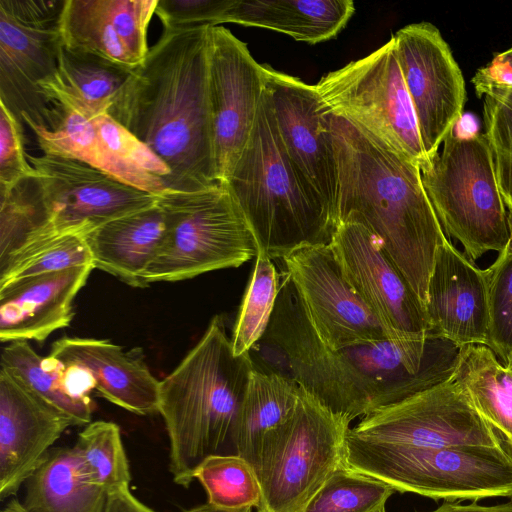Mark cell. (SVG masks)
Instances as JSON below:
<instances>
[{
    "label": "cell",
    "mask_w": 512,
    "mask_h": 512,
    "mask_svg": "<svg viewBox=\"0 0 512 512\" xmlns=\"http://www.w3.org/2000/svg\"><path fill=\"white\" fill-rule=\"evenodd\" d=\"M208 31L209 26L163 31L108 114L166 164L167 190L220 184L208 95Z\"/></svg>",
    "instance_id": "cell-1"
},
{
    "label": "cell",
    "mask_w": 512,
    "mask_h": 512,
    "mask_svg": "<svg viewBox=\"0 0 512 512\" xmlns=\"http://www.w3.org/2000/svg\"><path fill=\"white\" fill-rule=\"evenodd\" d=\"M322 106V126L337 165L336 225L355 221L374 233L426 307L436 251L447 237L421 169Z\"/></svg>",
    "instance_id": "cell-2"
},
{
    "label": "cell",
    "mask_w": 512,
    "mask_h": 512,
    "mask_svg": "<svg viewBox=\"0 0 512 512\" xmlns=\"http://www.w3.org/2000/svg\"><path fill=\"white\" fill-rule=\"evenodd\" d=\"M253 359L236 356L224 322L214 316L179 364L160 381L159 414L169 438L173 481L189 487L199 464L234 454L233 440Z\"/></svg>",
    "instance_id": "cell-3"
},
{
    "label": "cell",
    "mask_w": 512,
    "mask_h": 512,
    "mask_svg": "<svg viewBox=\"0 0 512 512\" xmlns=\"http://www.w3.org/2000/svg\"><path fill=\"white\" fill-rule=\"evenodd\" d=\"M222 184L241 209L258 252L283 259L330 243L335 222L286 153L266 89L250 137Z\"/></svg>",
    "instance_id": "cell-4"
},
{
    "label": "cell",
    "mask_w": 512,
    "mask_h": 512,
    "mask_svg": "<svg viewBox=\"0 0 512 512\" xmlns=\"http://www.w3.org/2000/svg\"><path fill=\"white\" fill-rule=\"evenodd\" d=\"M344 464L400 493L458 503L512 497V454L506 448L386 447L346 443Z\"/></svg>",
    "instance_id": "cell-5"
},
{
    "label": "cell",
    "mask_w": 512,
    "mask_h": 512,
    "mask_svg": "<svg viewBox=\"0 0 512 512\" xmlns=\"http://www.w3.org/2000/svg\"><path fill=\"white\" fill-rule=\"evenodd\" d=\"M421 175L443 231L462 244L470 260L501 252L511 243L508 211L485 133L460 136L454 128Z\"/></svg>",
    "instance_id": "cell-6"
},
{
    "label": "cell",
    "mask_w": 512,
    "mask_h": 512,
    "mask_svg": "<svg viewBox=\"0 0 512 512\" xmlns=\"http://www.w3.org/2000/svg\"><path fill=\"white\" fill-rule=\"evenodd\" d=\"M157 203L166 236L142 275L145 286L238 267L258 255L255 237L224 184L193 192L166 190Z\"/></svg>",
    "instance_id": "cell-7"
},
{
    "label": "cell",
    "mask_w": 512,
    "mask_h": 512,
    "mask_svg": "<svg viewBox=\"0 0 512 512\" xmlns=\"http://www.w3.org/2000/svg\"><path fill=\"white\" fill-rule=\"evenodd\" d=\"M315 88L327 111L364 129L421 171L429 167L392 37L369 55L327 73Z\"/></svg>",
    "instance_id": "cell-8"
},
{
    "label": "cell",
    "mask_w": 512,
    "mask_h": 512,
    "mask_svg": "<svg viewBox=\"0 0 512 512\" xmlns=\"http://www.w3.org/2000/svg\"><path fill=\"white\" fill-rule=\"evenodd\" d=\"M66 0H0V103L27 127L54 129L60 107L41 85L54 79Z\"/></svg>",
    "instance_id": "cell-9"
},
{
    "label": "cell",
    "mask_w": 512,
    "mask_h": 512,
    "mask_svg": "<svg viewBox=\"0 0 512 512\" xmlns=\"http://www.w3.org/2000/svg\"><path fill=\"white\" fill-rule=\"evenodd\" d=\"M350 423L301 387L293 415L257 471L262 489L257 512H303L344 464Z\"/></svg>",
    "instance_id": "cell-10"
},
{
    "label": "cell",
    "mask_w": 512,
    "mask_h": 512,
    "mask_svg": "<svg viewBox=\"0 0 512 512\" xmlns=\"http://www.w3.org/2000/svg\"><path fill=\"white\" fill-rule=\"evenodd\" d=\"M260 342L282 356L284 376L295 381L333 412L350 421L381 408L379 388L318 337L289 275L281 277L276 304Z\"/></svg>",
    "instance_id": "cell-11"
},
{
    "label": "cell",
    "mask_w": 512,
    "mask_h": 512,
    "mask_svg": "<svg viewBox=\"0 0 512 512\" xmlns=\"http://www.w3.org/2000/svg\"><path fill=\"white\" fill-rule=\"evenodd\" d=\"M346 443L410 448H505L500 436L454 377L366 415L350 428Z\"/></svg>",
    "instance_id": "cell-12"
},
{
    "label": "cell",
    "mask_w": 512,
    "mask_h": 512,
    "mask_svg": "<svg viewBox=\"0 0 512 512\" xmlns=\"http://www.w3.org/2000/svg\"><path fill=\"white\" fill-rule=\"evenodd\" d=\"M328 245L344 278L375 315L388 340L405 344L430 335L423 303L374 233L355 221L340 222Z\"/></svg>",
    "instance_id": "cell-13"
},
{
    "label": "cell",
    "mask_w": 512,
    "mask_h": 512,
    "mask_svg": "<svg viewBox=\"0 0 512 512\" xmlns=\"http://www.w3.org/2000/svg\"><path fill=\"white\" fill-rule=\"evenodd\" d=\"M396 56L430 161L462 118L466 100L462 72L439 29L409 24L393 36Z\"/></svg>",
    "instance_id": "cell-14"
},
{
    "label": "cell",
    "mask_w": 512,
    "mask_h": 512,
    "mask_svg": "<svg viewBox=\"0 0 512 512\" xmlns=\"http://www.w3.org/2000/svg\"><path fill=\"white\" fill-rule=\"evenodd\" d=\"M27 158L42 184L49 216L36 243L59 234L85 235L157 201V196L75 159L44 153Z\"/></svg>",
    "instance_id": "cell-15"
},
{
    "label": "cell",
    "mask_w": 512,
    "mask_h": 512,
    "mask_svg": "<svg viewBox=\"0 0 512 512\" xmlns=\"http://www.w3.org/2000/svg\"><path fill=\"white\" fill-rule=\"evenodd\" d=\"M265 90L264 67L223 26L208 31V95L216 175L224 183L253 128Z\"/></svg>",
    "instance_id": "cell-16"
},
{
    "label": "cell",
    "mask_w": 512,
    "mask_h": 512,
    "mask_svg": "<svg viewBox=\"0 0 512 512\" xmlns=\"http://www.w3.org/2000/svg\"><path fill=\"white\" fill-rule=\"evenodd\" d=\"M282 260L306 317L328 348L341 351L387 339L328 244L300 248Z\"/></svg>",
    "instance_id": "cell-17"
},
{
    "label": "cell",
    "mask_w": 512,
    "mask_h": 512,
    "mask_svg": "<svg viewBox=\"0 0 512 512\" xmlns=\"http://www.w3.org/2000/svg\"><path fill=\"white\" fill-rule=\"evenodd\" d=\"M280 139L304 181L321 199L336 225L337 165L322 126L323 106L315 85L263 65Z\"/></svg>",
    "instance_id": "cell-18"
},
{
    "label": "cell",
    "mask_w": 512,
    "mask_h": 512,
    "mask_svg": "<svg viewBox=\"0 0 512 512\" xmlns=\"http://www.w3.org/2000/svg\"><path fill=\"white\" fill-rule=\"evenodd\" d=\"M71 426L72 418L0 366V497L18 492Z\"/></svg>",
    "instance_id": "cell-19"
},
{
    "label": "cell",
    "mask_w": 512,
    "mask_h": 512,
    "mask_svg": "<svg viewBox=\"0 0 512 512\" xmlns=\"http://www.w3.org/2000/svg\"><path fill=\"white\" fill-rule=\"evenodd\" d=\"M430 334L464 347L490 345L487 270L447 238L437 249L427 290Z\"/></svg>",
    "instance_id": "cell-20"
},
{
    "label": "cell",
    "mask_w": 512,
    "mask_h": 512,
    "mask_svg": "<svg viewBox=\"0 0 512 512\" xmlns=\"http://www.w3.org/2000/svg\"><path fill=\"white\" fill-rule=\"evenodd\" d=\"M47 358L61 367L81 369L102 397L131 413L159 412L160 381L137 349L124 351L104 339L62 337Z\"/></svg>",
    "instance_id": "cell-21"
},
{
    "label": "cell",
    "mask_w": 512,
    "mask_h": 512,
    "mask_svg": "<svg viewBox=\"0 0 512 512\" xmlns=\"http://www.w3.org/2000/svg\"><path fill=\"white\" fill-rule=\"evenodd\" d=\"M93 264L35 275L0 287L1 342H43L71 323L73 302Z\"/></svg>",
    "instance_id": "cell-22"
},
{
    "label": "cell",
    "mask_w": 512,
    "mask_h": 512,
    "mask_svg": "<svg viewBox=\"0 0 512 512\" xmlns=\"http://www.w3.org/2000/svg\"><path fill=\"white\" fill-rule=\"evenodd\" d=\"M166 236L162 208L155 204L110 220L85 234L94 269L133 287L156 258Z\"/></svg>",
    "instance_id": "cell-23"
},
{
    "label": "cell",
    "mask_w": 512,
    "mask_h": 512,
    "mask_svg": "<svg viewBox=\"0 0 512 512\" xmlns=\"http://www.w3.org/2000/svg\"><path fill=\"white\" fill-rule=\"evenodd\" d=\"M253 359V358H252ZM301 387L253 360L234 434L233 449L256 473L293 415Z\"/></svg>",
    "instance_id": "cell-24"
},
{
    "label": "cell",
    "mask_w": 512,
    "mask_h": 512,
    "mask_svg": "<svg viewBox=\"0 0 512 512\" xmlns=\"http://www.w3.org/2000/svg\"><path fill=\"white\" fill-rule=\"evenodd\" d=\"M135 70L62 43L57 74L41 88L52 102L92 120L109 114L122 98Z\"/></svg>",
    "instance_id": "cell-25"
},
{
    "label": "cell",
    "mask_w": 512,
    "mask_h": 512,
    "mask_svg": "<svg viewBox=\"0 0 512 512\" xmlns=\"http://www.w3.org/2000/svg\"><path fill=\"white\" fill-rule=\"evenodd\" d=\"M354 12L351 0H232L221 24L266 28L316 44L334 38Z\"/></svg>",
    "instance_id": "cell-26"
},
{
    "label": "cell",
    "mask_w": 512,
    "mask_h": 512,
    "mask_svg": "<svg viewBox=\"0 0 512 512\" xmlns=\"http://www.w3.org/2000/svg\"><path fill=\"white\" fill-rule=\"evenodd\" d=\"M28 512H105L109 494L91 483L72 447L52 449L25 482Z\"/></svg>",
    "instance_id": "cell-27"
},
{
    "label": "cell",
    "mask_w": 512,
    "mask_h": 512,
    "mask_svg": "<svg viewBox=\"0 0 512 512\" xmlns=\"http://www.w3.org/2000/svg\"><path fill=\"white\" fill-rule=\"evenodd\" d=\"M59 105V104H58ZM61 117L52 130L29 126L44 154L84 162L142 191L160 195L167 190L161 178L143 173L118 158L99 138L92 122L59 105Z\"/></svg>",
    "instance_id": "cell-28"
},
{
    "label": "cell",
    "mask_w": 512,
    "mask_h": 512,
    "mask_svg": "<svg viewBox=\"0 0 512 512\" xmlns=\"http://www.w3.org/2000/svg\"><path fill=\"white\" fill-rule=\"evenodd\" d=\"M454 379L512 454V367L485 345L464 346Z\"/></svg>",
    "instance_id": "cell-29"
},
{
    "label": "cell",
    "mask_w": 512,
    "mask_h": 512,
    "mask_svg": "<svg viewBox=\"0 0 512 512\" xmlns=\"http://www.w3.org/2000/svg\"><path fill=\"white\" fill-rule=\"evenodd\" d=\"M0 366L9 370L29 389L74 420L77 426L91 422L90 397L74 394L63 369L48 358H41L28 341H13L1 351Z\"/></svg>",
    "instance_id": "cell-30"
},
{
    "label": "cell",
    "mask_w": 512,
    "mask_h": 512,
    "mask_svg": "<svg viewBox=\"0 0 512 512\" xmlns=\"http://www.w3.org/2000/svg\"><path fill=\"white\" fill-rule=\"evenodd\" d=\"M49 216L37 173L0 188V265L38 242Z\"/></svg>",
    "instance_id": "cell-31"
},
{
    "label": "cell",
    "mask_w": 512,
    "mask_h": 512,
    "mask_svg": "<svg viewBox=\"0 0 512 512\" xmlns=\"http://www.w3.org/2000/svg\"><path fill=\"white\" fill-rule=\"evenodd\" d=\"M62 43L114 63L138 68L107 15L102 0H66L61 20Z\"/></svg>",
    "instance_id": "cell-32"
},
{
    "label": "cell",
    "mask_w": 512,
    "mask_h": 512,
    "mask_svg": "<svg viewBox=\"0 0 512 512\" xmlns=\"http://www.w3.org/2000/svg\"><path fill=\"white\" fill-rule=\"evenodd\" d=\"M73 446L91 483L108 494L130 488L129 462L117 424L103 420L90 422Z\"/></svg>",
    "instance_id": "cell-33"
},
{
    "label": "cell",
    "mask_w": 512,
    "mask_h": 512,
    "mask_svg": "<svg viewBox=\"0 0 512 512\" xmlns=\"http://www.w3.org/2000/svg\"><path fill=\"white\" fill-rule=\"evenodd\" d=\"M281 277L266 254L258 252L237 314L231 337L234 355L249 353L263 338L269 325Z\"/></svg>",
    "instance_id": "cell-34"
},
{
    "label": "cell",
    "mask_w": 512,
    "mask_h": 512,
    "mask_svg": "<svg viewBox=\"0 0 512 512\" xmlns=\"http://www.w3.org/2000/svg\"><path fill=\"white\" fill-rule=\"evenodd\" d=\"M207 502L221 508H257L262 497L261 484L253 466L237 454H214L196 468Z\"/></svg>",
    "instance_id": "cell-35"
},
{
    "label": "cell",
    "mask_w": 512,
    "mask_h": 512,
    "mask_svg": "<svg viewBox=\"0 0 512 512\" xmlns=\"http://www.w3.org/2000/svg\"><path fill=\"white\" fill-rule=\"evenodd\" d=\"M385 482L352 470L336 469L303 512H375L394 493Z\"/></svg>",
    "instance_id": "cell-36"
},
{
    "label": "cell",
    "mask_w": 512,
    "mask_h": 512,
    "mask_svg": "<svg viewBox=\"0 0 512 512\" xmlns=\"http://www.w3.org/2000/svg\"><path fill=\"white\" fill-rule=\"evenodd\" d=\"M92 264L84 234L55 235L0 266V287L14 281Z\"/></svg>",
    "instance_id": "cell-37"
},
{
    "label": "cell",
    "mask_w": 512,
    "mask_h": 512,
    "mask_svg": "<svg viewBox=\"0 0 512 512\" xmlns=\"http://www.w3.org/2000/svg\"><path fill=\"white\" fill-rule=\"evenodd\" d=\"M489 299V347L505 365L512 355V243L486 269Z\"/></svg>",
    "instance_id": "cell-38"
},
{
    "label": "cell",
    "mask_w": 512,
    "mask_h": 512,
    "mask_svg": "<svg viewBox=\"0 0 512 512\" xmlns=\"http://www.w3.org/2000/svg\"><path fill=\"white\" fill-rule=\"evenodd\" d=\"M483 117L498 187L512 211V104L485 95Z\"/></svg>",
    "instance_id": "cell-39"
},
{
    "label": "cell",
    "mask_w": 512,
    "mask_h": 512,
    "mask_svg": "<svg viewBox=\"0 0 512 512\" xmlns=\"http://www.w3.org/2000/svg\"><path fill=\"white\" fill-rule=\"evenodd\" d=\"M90 121L102 142L118 158L143 173L161 178L167 188L170 171L146 144L108 114Z\"/></svg>",
    "instance_id": "cell-40"
},
{
    "label": "cell",
    "mask_w": 512,
    "mask_h": 512,
    "mask_svg": "<svg viewBox=\"0 0 512 512\" xmlns=\"http://www.w3.org/2000/svg\"><path fill=\"white\" fill-rule=\"evenodd\" d=\"M232 0H158L155 14L164 31L173 32L221 24Z\"/></svg>",
    "instance_id": "cell-41"
},
{
    "label": "cell",
    "mask_w": 512,
    "mask_h": 512,
    "mask_svg": "<svg viewBox=\"0 0 512 512\" xmlns=\"http://www.w3.org/2000/svg\"><path fill=\"white\" fill-rule=\"evenodd\" d=\"M35 173L25 151L24 125L0 103V188Z\"/></svg>",
    "instance_id": "cell-42"
},
{
    "label": "cell",
    "mask_w": 512,
    "mask_h": 512,
    "mask_svg": "<svg viewBox=\"0 0 512 512\" xmlns=\"http://www.w3.org/2000/svg\"><path fill=\"white\" fill-rule=\"evenodd\" d=\"M105 512H156L139 499L129 488L121 489L109 494Z\"/></svg>",
    "instance_id": "cell-43"
},
{
    "label": "cell",
    "mask_w": 512,
    "mask_h": 512,
    "mask_svg": "<svg viewBox=\"0 0 512 512\" xmlns=\"http://www.w3.org/2000/svg\"><path fill=\"white\" fill-rule=\"evenodd\" d=\"M430 512H512V502L492 506H484L479 505L476 502L463 505L445 501L437 509Z\"/></svg>",
    "instance_id": "cell-44"
},
{
    "label": "cell",
    "mask_w": 512,
    "mask_h": 512,
    "mask_svg": "<svg viewBox=\"0 0 512 512\" xmlns=\"http://www.w3.org/2000/svg\"><path fill=\"white\" fill-rule=\"evenodd\" d=\"M475 90L479 97L488 95L500 101L512 104V86L484 85L475 87Z\"/></svg>",
    "instance_id": "cell-45"
},
{
    "label": "cell",
    "mask_w": 512,
    "mask_h": 512,
    "mask_svg": "<svg viewBox=\"0 0 512 512\" xmlns=\"http://www.w3.org/2000/svg\"><path fill=\"white\" fill-rule=\"evenodd\" d=\"M182 512H252L251 507L238 508V509H228L214 506L210 503L202 504Z\"/></svg>",
    "instance_id": "cell-46"
},
{
    "label": "cell",
    "mask_w": 512,
    "mask_h": 512,
    "mask_svg": "<svg viewBox=\"0 0 512 512\" xmlns=\"http://www.w3.org/2000/svg\"><path fill=\"white\" fill-rule=\"evenodd\" d=\"M493 60L512 71V47L504 52L496 54Z\"/></svg>",
    "instance_id": "cell-47"
},
{
    "label": "cell",
    "mask_w": 512,
    "mask_h": 512,
    "mask_svg": "<svg viewBox=\"0 0 512 512\" xmlns=\"http://www.w3.org/2000/svg\"><path fill=\"white\" fill-rule=\"evenodd\" d=\"M1 512H28L23 503H21L18 499L12 498L9 502L3 507Z\"/></svg>",
    "instance_id": "cell-48"
},
{
    "label": "cell",
    "mask_w": 512,
    "mask_h": 512,
    "mask_svg": "<svg viewBox=\"0 0 512 512\" xmlns=\"http://www.w3.org/2000/svg\"><path fill=\"white\" fill-rule=\"evenodd\" d=\"M508 221H509V229L512 243V211L508 210Z\"/></svg>",
    "instance_id": "cell-49"
},
{
    "label": "cell",
    "mask_w": 512,
    "mask_h": 512,
    "mask_svg": "<svg viewBox=\"0 0 512 512\" xmlns=\"http://www.w3.org/2000/svg\"><path fill=\"white\" fill-rule=\"evenodd\" d=\"M375 512H386V509H385V507H382V508H380L379 510H377Z\"/></svg>",
    "instance_id": "cell-50"
},
{
    "label": "cell",
    "mask_w": 512,
    "mask_h": 512,
    "mask_svg": "<svg viewBox=\"0 0 512 512\" xmlns=\"http://www.w3.org/2000/svg\"><path fill=\"white\" fill-rule=\"evenodd\" d=\"M507 365H509V366H511V367H512V355H511V358H510V360H509V362H508V364H507Z\"/></svg>",
    "instance_id": "cell-51"
}]
</instances>
